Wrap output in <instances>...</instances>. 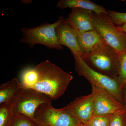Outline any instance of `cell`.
<instances>
[{
  "label": "cell",
  "mask_w": 126,
  "mask_h": 126,
  "mask_svg": "<svg viewBox=\"0 0 126 126\" xmlns=\"http://www.w3.org/2000/svg\"><path fill=\"white\" fill-rule=\"evenodd\" d=\"M93 102L94 94L92 92L88 95L77 97L61 109L86 126L93 117Z\"/></svg>",
  "instance_id": "9"
},
{
  "label": "cell",
  "mask_w": 126,
  "mask_h": 126,
  "mask_svg": "<svg viewBox=\"0 0 126 126\" xmlns=\"http://www.w3.org/2000/svg\"><path fill=\"white\" fill-rule=\"evenodd\" d=\"M107 12L113 22L117 26H121L126 24V13L111 10H107Z\"/></svg>",
  "instance_id": "20"
},
{
  "label": "cell",
  "mask_w": 126,
  "mask_h": 126,
  "mask_svg": "<svg viewBox=\"0 0 126 126\" xmlns=\"http://www.w3.org/2000/svg\"><path fill=\"white\" fill-rule=\"evenodd\" d=\"M35 126H46V125H44V124H40L39 123H35Z\"/></svg>",
  "instance_id": "24"
},
{
  "label": "cell",
  "mask_w": 126,
  "mask_h": 126,
  "mask_svg": "<svg viewBox=\"0 0 126 126\" xmlns=\"http://www.w3.org/2000/svg\"><path fill=\"white\" fill-rule=\"evenodd\" d=\"M93 24L106 43L121 56L126 54V33L114 24L108 14H95Z\"/></svg>",
  "instance_id": "5"
},
{
  "label": "cell",
  "mask_w": 126,
  "mask_h": 126,
  "mask_svg": "<svg viewBox=\"0 0 126 126\" xmlns=\"http://www.w3.org/2000/svg\"><path fill=\"white\" fill-rule=\"evenodd\" d=\"M119 27L121 30L126 33V24H124L121 26H119Z\"/></svg>",
  "instance_id": "23"
},
{
  "label": "cell",
  "mask_w": 126,
  "mask_h": 126,
  "mask_svg": "<svg viewBox=\"0 0 126 126\" xmlns=\"http://www.w3.org/2000/svg\"><path fill=\"white\" fill-rule=\"evenodd\" d=\"M78 41L83 53V58L90 53L94 47L99 43L105 42L95 30L77 32Z\"/></svg>",
  "instance_id": "12"
},
{
  "label": "cell",
  "mask_w": 126,
  "mask_h": 126,
  "mask_svg": "<svg viewBox=\"0 0 126 126\" xmlns=\"http://www.w3.org/2000/svg\"><path fill=\"white\" fill-rule=\"evenodd\" d=\"M123 96H124V105H125V107H126V87L123 89Z\"/></svg>",
  "instance_id": "22"
},
{
  "label": "cell",
  "mask_w": 126,
  "mask_h": 126,
  "mask_svg": "<svg viewBox=\"0 0 126 126\" xmlns=\"http://www.w3.org/2000/svg\"><path fill=\"white\" fill-rule=\"evenodd\" d=\"M58 42L60 45L67 47L73 55L82 58L83 53L79 45L77 32L67 24L61 23L56 27Z\"/></svg>",
  "instance_id": "11"
},
{
  "label": "cell",
  "mask_w": 126,
  "mask_h": 126,
  "mask_svg": "<svg viewBox=\"0 0 126 126\" xmlns=\"http://www.w3.org/2000/svg\"><path fill=\"white\" fill-rule=\"evenodd\" d=\"M36 123L49 126H83L72 115L61 109H56L52 103L41 104L34 114Z\"/></svg>",
  "instance_id": "7"
},
{
  "label": "cell",
  "mask_w": 126,
  "mask_h": 126,
  "mask_svg": "<svg viewBox=\"0 0 126 126\" xmlns=\"http://www.w3.org/2000/svg\"><path fill=\"white\" fill-rule=\"evenodd\" d=\"M53 100L32 88L23 87L16 93L9 103L14 115L23 114L36 123L34 114L36 109L43 104L51 103Z\"/></svg>",
  "instance_id": "3"
},
{
  "label": "cell",
  "mask_w": 126,
  "mask_h": 126,
  "mask_svg": "<svg viewBox=\"0 0 126 126\" xmlns=\"http://www.w3.org/2000/svg\"><path fill=\"white\" fill-rule=\"evenodd\" d=\"M64 19L61 16L53 24L45 23L33 28H23L21 30L23 36L20 42L27 44L31 48L35 45L41 44L49 48L62 50L63 47L58 42L55 29Z\"/></svg>",
  "instance_id": "6"
},
{
  "label": "cell",
  "mask_w": 126,
  "mask_h": 126,
  "mask_svg": "<svg viewBox=\"0 0 126 126\" xmlns=\"http://www.w3.org/2000/svg\"><path fill=\"white\" fill-rule=\"evenodd\" d=\"M92 87L94 94L93 117L111 115L126 108L124 104L105 89L94 85Z\"/></svg>",
  "instance_id": "8"
},
{
  "label": "cell",
  "mask_w": 126,
  "mask_h": 126,
  "mask_svg": "<svg viewBox=\"0 0 126 126\" xmlns=\"http://www.w3.org/2000/svg\"><path fill=\"white\" fill-rule=\"evenodd\" d=\"M118 79L121 88L123 90L126 87V54L121 58Z\"/></svg>",
  "instance_id": "19"
},
{
  "label": "cell",
  "mask_w": 126,
  "mask_h": 126,
  "mask_svg": "<svg viewBox=\"0 0 126 126\" xmlns=\"http://www.w3.org/2000/svg\"><path fill=\"white\" fill-rule=\"evenodd\" d=\"M109 126H126V108L110 115Z\"/></svg>",
  "instance_id": "17"
},
{
  "label": "cell",
  "mask_w": 126,
  "mask_h": 126,
  "mask_svg": "<svg viewBox=\"0 0 126 126\" xmlns=\"http://www.w3.org/2000/svg\"><path fill=\"white\" fill-rule=\"evenodd\" d=\"M94 15L92 11L73 8L68 16L62 23L69 25L77 32L92 30H94L93 19Z\"/></svg>",
  "instance_id": "10"
},
{
  "label": "cell",
  "mask_w": 126,
  "mask_h": 126,
  "mask_svg": "<svg viewBox=\"0 0 126 126\" xmlns=\"http://www.w3.org/2000/svg\"><path fill=\"white\" fill-rule=\"evenodd\" d=\"M75 68L79 76L85 78L91 85L105 89L119 102L124 104L123 90L118 79H113L95 71L90 68L80 56L73 55Z\"/></svg>",
  "instance_id": "4"
},
{
  "label": "cell",
  "mask_w": 126,
  "mask_h": 126,
  "mask_svg": "<svg viewBox=\"0 0 126 126\" xmlns=\"http://www.w3.org/2000/svg\"><path fill=\"white\" fill-rule=\"evenodd\" d=\"M14 116L9 103L0 104V126H10Z\"/></svg>",
  "instance_id": "16"
},
{
  "label": "cell",
  "mask_w": 126,
  "mask_h": 126,
  "mask_svg": "<svg viewBox=\"0 0 126 126\" xmlns=\"http://www.w3.org/2000/svg\"><path fill=\"white\" fill-rule=\"evenodd\" d=\"M57 7L61 9L68 8L86 9L92 11L98 15L108 14L105 8L89 0H60L57 3Z\"/></svg>",
  "instance_id": "13"
},
{
  "label": "cell",
  "mask_w": 126,
  "mask_h": 126,
  "mask_svg": "<svg viewBox=\"0 0 126 126\" xmlns=\"http://www.w3.org/2000/svg\"><path fill=\"white\" fill-rule=\"evenodd\" d=\"M21 82L23 87L32 88L36 83L38 75L34 68H28L24 70L21 77Z\"/></svg>",
  "instance_id": "15"
},
{
  "label": "cell",
  "mask_w": 126,
  "mask_h": 126,
  "mask_svg": "<svg viewBox=\"0 0 126 126\" xmlns=\"http://www.w3.org/2000/svg\"><path fill=\"white\" fill-rule=\"evenodd\" d=\"M23 87L22 84L16 78L2 84L0 87V104L9 103L16 93Z\"/></svg>",
  "instance_id": "14"
},
{
  "label": "cell",
  "mask_w": 126,
  "mask_h": 126,
  "mask_svg": "<svg viewBox=\"0 0 126 126\" xmlns=\"http://www.w3.org/2000/svg\"><path fill=\"white\" fill-rule=\"evenodd\" d=\"M122 56L105 42L94 47L88 55L82 58L93 69L113 79H118Z\"/></svg>",
  "instance_id": "2"
},
{
  "label": "cell",
  "mask_w": 126,
  "mask_h": 126,
  "mask_svg": "<svg viewBox=\"0 0 126 126\" xmlns=\"http://www.w3.org/2000/svg\"><path fill=\"white\" fill-rule=\"evenodd\" d=\"M35 123L23 114L14 115L10 126H35Z\"/></svg>",
  "instance_id": "18"
},
{
  "label": "cell",
  "mask_w": 126,
  "mask_h": 126,
  "mask_svg": "<svg viewBox=\"0 0 126 126\" xmlns=\"http://www.w3.org/2000/svg\"><path fill=\"white\" fill-rule=\"evenodd\" d=\"M34 68L38 79L32 88L54 100L64 94L73 78L72 75L48 60L40 63Z\"/></svg>",
  "instance_id": "1"
},
{
  "label": "cell",
  "mask_w": 126,
  "mask_h": 126,
  "mask_svg": "<svg viewBox=\"0 0 126 126\" xmlns=\"http://www.w3.org/2000/svg\"><path fill=\"white\" fill-rule=\"evenodd\" d=\"M110 115H105L94 117L88 124L85 126H109Z\"/></svg>",
  "instance_id": "21"
},
{
  "label": "cell",
  "mask_w": 126,
  "mask_h": 126,
  "mask_svg": "<svg viewBox=\"0 0 126 126\" xmlns=\"http://www.w3.org/2000/svg\"><path fill=\"white\" fill-rule=\"evenodd\" d=\"M85 126V125H83V126Z\"/></svg>",
  "instance_id": "25"
}]
</instances>
